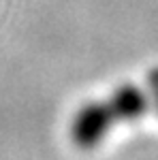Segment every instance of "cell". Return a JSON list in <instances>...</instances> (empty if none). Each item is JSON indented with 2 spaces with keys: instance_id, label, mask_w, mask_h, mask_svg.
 <instances>
[{
  "instance_id": "6da1fadb",
  "label": "cell",
  "mask_w": 158,
  "mask_h": 160,
  "mask_svg": "<svg viewBox=\"0 0 158 160\" xmlns=\"http://www.w3.org/2000/svg\"><path fill=\"white\" fill-rule=\"evenodd\" d=\"M113 124H118V120L109 100H92L77 109L71 122V137L79 148L90 149L107 137Z\"/></svg>"
},
{
  "instance_id": "7a4b0ae2",
  "label": "cell",
  "mask_w": 158,
  "mask_h": 160,
  "mask_svg": "<svg viewBox=\"0 0 158 160\" xmlns=\"http://www.w3.org/2000/svg\"><path fill=\"white\" fill-rule=\"evenodd\" d=\"M107 100H109L118 122L139 120L150 107V96L145 94V90L133 86V83H124V86L115 88Z\"/></svg>"
},
{
  "instance_id": "3957f363",
  "label": "cell",
  "mask_w": 158,
  "mask_h": 160,
  "mask_svg": "<svg viewBox=\"0 0 158 160\" xmlns=\"http://www.w3.org/2000/svg\"><path fill=\"white\" fill-rule=\"evenodd\" d=\"M147 90H150V96H152V100H154V105L158 109V66L152 68L150 75H147Z\"/></svg>"
}]
</instances>
